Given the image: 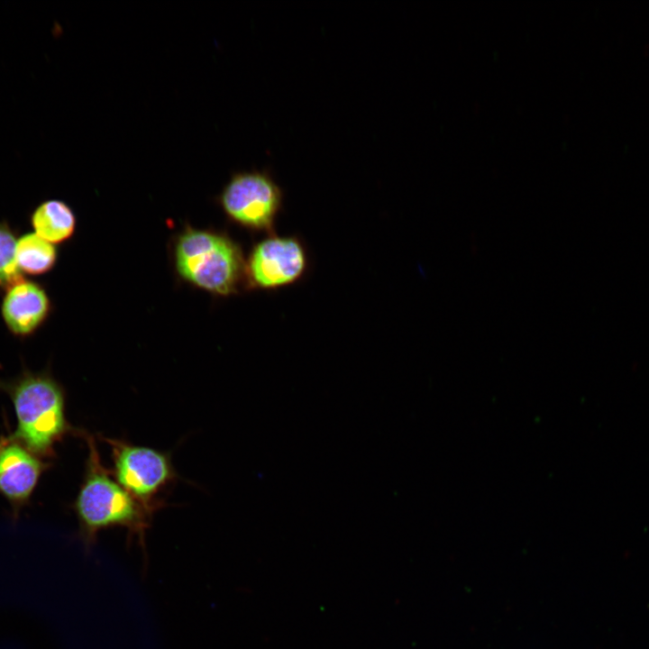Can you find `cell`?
Returning <instances> with one entry per match:
<instances>
[{"label": "cell", "instance_id": "6da1fadb", "mask_svg": "<svg viewBox=\"0 0 649 649\" xmlns=\"http://www.w3.org/2000/svg\"><path fill=\"white\" fill-rule=\"evenodd\" d=\"M78 433L88 447L84 479L73 504L82 543L89 549L99 531L121 526L143 547L151 515L104 467L93 436Z\"/></svg>", "mask_w": 649, "mask_h": 649}, {"label": "cell", "instance_id": "7a4b0ae2", "mask_svg": "<svg viewBox=\"0 0 649 649\" xmlns=\"http://www.w3.org/2000/svg\"><path fill=\"white\" fill-rule=\"evenodd\" d=\"M0 390L14 407V437L41 458L54 456L55 444L73 430L67 420L61 385L48 370L33 372L23 366L15 378L0 379Z\"/></svg>", "mask_w": 649, "mask_h": 649}, {"label": "cell", "instance_id": "3957f363", "mask_svg": "<svg viewBox=\"0 0 649 649\" xmlns=\"http://www.w3.org/2000/svg\"><path fill=\"white\" fill-rule=\"evenodd\" d=\"M176 261L183 278L219 295L234 293L244 271L240 247L226 236L204 231L181 235Z\"/></svg>", "mask_w": 649, "mask_h": 649}, {"label": "cell", "instance_id": "277c9868", "mask_svg": "<svg viewBox=\"0 0 649 649\" xmlns=\"http://www.w3.org/2000/svg\"><path fill=\"white\" fill-rule=\"evenodd\" d=\"M284 193L268 169L234 173L220 195L226 215L240 225L274 233L283 205Z\"/></svg>", "mask_w": 649, "mask_h": 649}, {"label": "cell", "instance_id": "5b68a950", "mask_svg": "<svg viewBox=\"0 0 649 649\" xmlns=\"http://www.w3.org/2000/svg\"><path fill=\"white\" fill-rule=\"evenodd\" d=\"M112 449L113 476L151 515L157 497L175 477L168 455L155 449L103 438Z\"/></svg>", "mask_w": 649, "mask_h": 649}, {"label": "cell", "instance_id": "8992f818", "mask_svg": "<svg viewBox=\"0 0 649 649\" xmlns=\"http://www.w3.org/2000/svg\"><path fill=\"white\" fill-rule=\"evenodd\" d=\"M307 267V253L299 238L270 234L250 253L246 265L248 284L253 288L277 289L301 279Z\"/></svg>", "mask_w": 649, "mask_h": 649}, {"label": "cell", "instance_id": "52a82bcc", "mask_svg": "<svg viewBox=\"0 0 649 649\" xmlns=\"http://www.w3.org/2000/svg\"><path fill=\"white\" fill-rule=\"evenodd\" d=\"M50 466L49 461L32 453L13 434L0 435V495L10 505L14 521L30 504L41 475Z\"/></svg>", "mask_w": 649, "mask_h": 649}, {"label": "cell", "instance_id": "ba28073f", "mask_svg": "<svg viewBox=\"0 0 649 649\" xmlns=\"http://www.w3.org/2000/svg\"><path fill=\"white\" fill-rule=\"evenodd\" d=\"M51 302L45 288L38 282L23 279L4 292L2 319L14 336H32L45 324Z\"/></svg>", "mask_w": 649, "mask_h": 649}, {"label": "cell", "instance_id": "9c48e42d", "mask_svg": "<svg viewBox=\"0 0 649 649\" xmlns=\"http://www.w3.org/2000/svg\"><path fill=\"white\" fill-rule=\"evenodd\" d=\"M30 223L38 236L57 244L66 242L73 235L76 216L64 201L49 199L40 203L32 210Z\"/></svg>", "mask_w": 649, "mask_h": 649}, {"label": "cell", "instance_id": "30bf717a", "mask_svg": "<svg viewBox=\"0 0 649 649\" xmlns=\"http://www.w3.org/2000/svg\"><path fill=\"white\" fill-rule=\"evenodd\" d=\"M58 251L54 244L35 233H27L18 238L15 249L16 264L24 275L40 276L55 266Z\"/></svg>", "mask_w": 649, "mask_h": 649}, {"label": "cell", "instance_id": "8fae6325", "mask_svg": "<svg viewBox=\"0 0 649 649\" xmlns=\"http://www.w3.org/2000/svg\"><path fill=\"white\" fill-rule=\"evenodd\" d=\"M17 231L5 220H0V291L24 279L15 261Z\"/></svg>", "mask_w": 649, "mask_h": 649}]
</instances>
